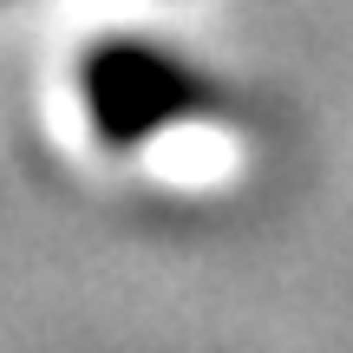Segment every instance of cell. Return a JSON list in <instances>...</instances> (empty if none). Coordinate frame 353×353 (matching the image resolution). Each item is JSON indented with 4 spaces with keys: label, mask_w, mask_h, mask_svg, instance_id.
<instances>
[{
    "label": "cell",
    "mask_w": 353,
    "mask_h": 353,
    "mask_svg": "<svg viewBox=\"0 0 353 353\" xmlns=\"http://www.w3.org/2000/svg\"><path fill=\"white\" fill-rule=\"evenodd\" d=\"M79 99L105 151H138L170 125H196L223 105L216 79L196 59L157 39H99L79 59Z\"/></svg>",
    "instance_id": "6da1fadb"
}]
</instances>
